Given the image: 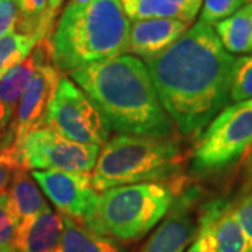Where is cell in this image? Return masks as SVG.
Wrapping results in <instances>:
<instances>
[{"instance_id":"cell-15","label":"cell","mask_w":252,"mask_h":252,"mask_svg":"<svg viewBox=\"0 0 252 252\" xmlns=\"http://www.w3.org/2000/svg\"><path fill=\"white\" fill-rule=\"evenodd\" d=\"M203 0H121L129 20L172 18L190 24L202 7Z\"/></svg>"},{"instance_id":"cell-11","label":"cell","mask_w":252,"mask_h":252,"mask_svg":"<svg viewBox=\"0 0 252 252\" xmlns=\"http://www.w3.org/2000/svg\"><path fill=\"white\" fill-rule=\"evenodd\" d=\"M61 72L54 62L41 66L31 79L28 87L18 102L14 119L16 142L14 149L18 158V149L32 130L44 126L46 109L54 97ZM20 162V161H18Z\"/></svg>"},{"instance_id":"cell-1","label":"cell","mask_w":252,"mask_h":252,"mask_svg":"<svg viewBox=\"0 0 252 252\" xmlns=\"http://www.w3.org/2000/svg\"><path fill=\"white\" fill-rule=\"evenodd\" d=\"M235 58L215 28L198 21L147 61L162 108L184 136H199L230 99Z\"/></svg>"},{"instance_id":"cell-13","label":"cell","mask_w":252,"mask_h":252,"mask_svg":"<svg viewBox=\"0 0 252 252\" xmlns=\"http://www.w3.org/2000/svg\"><path fill=\"white\" fill-rule=\"evenodd\" d=\"M63 217L46 205L28 224L17 228L13 248L20 252H63Z\"/></svg>"},{"instance_id":"cell-21","label":"cell","mask_w":252,"mask_h":252,"mask_svg":"<svg viewBox=\"0 0 252 252\" xmlns=\"http://www.w3.org/2000/svg\"><path fill=\"white\" fill-rule=\"evenodd\" d=\"M39 42L35 36L11 31L0 38V79L23 62Z\"/></svg>"},{"instance_id":"cell-24","label":"cell","mask_w":252,"mask_h":252,"mask_svg":"<svg viewBox=\"0 0 252 252\" xmlns=\"http://www.w3.org/2000/svg\"><path fill=\"white\" fill-rule=\"evenodd\" d=\"M18 228V216L7 189L0 192V252L13 248Z\"/></svg>"},{"instance_id":"cell-31","label":"cell","mask_w":252,"mask_h":252,"mask_svg":"<svg viewBox=\"0 0 252 252\" xmlns=\"http://www.w3.org/2000/svg\"><path fill=\"white\" fill-rule=\"evenodd\" d=\"M64 0H48V18L54 24L55 17L58 16Z\"/></svg>"},{"instance_id":"cell-30","label":"cell","mask_w":252,"mask_h":252,"mask_svg":"<svg viewBox=\"0 0 252 252\" xmlns=\"http://www.w3.org/2000/svg\"><path fill=\"white\" fill-rule=\"evenodd\" d=\"M244 174V190L248 192L252 189V144L251 147L244 153L243 158Z\"/></svg>"},{"instance_id":"cell-6","label":"cell","mask_w":252,"mask_h":252,"mask_svg":"<svg viewBox=\"0 0 252 252\" xmlns=\"http://www.w3.org/2000/svg\"><path fill=\"white\" fill-rule=\"evenodd\" d=\"M252 144V99L234 102L219 112L199 135L192 170L212 174L240 160Z\"/></svg>"},{"instance_id":"cell-35","label":"cell","mask_w":252,"mask_h":252,"mask_svg":"<svg viewBox=\"0 0 252 252\" xmlns=\"http://www.w3.org/2000/svg\"><path fill=\"white\" fill-rule=\"evenodd\" d=\"M251 3H252V1H251Z\"/></svg>"},{"instance_id":"cell-22","label":"cell","mask_w":252,"mask_h":252,"mask_svg":"<svg viewBox=\"0 0 252 252\" xmlns=\"http://www.w3.org/2000/svg\"><path fill=\"white\" fill-rule=\"evenodd\" d=\"M223 205V202H213L202 210L199 216V231L188 252H217L215 225Z\"/></svg>"},{"instance_id":"cell-20","label":"cell","mask_w":252,"mask_h":252,"mask_svg":"<svg viewBox=\"0 0 252 252\" xmlns=\"http://www.w3.org/2000/svg\"><path fill=\"white\" fill-rule=\"evenodd\" d=\"M17 32L42 39L49 36L52 23L48 18V0H16Z\"/></svg>"},{"instance_id":"cell-33","label":"cell","mask_w":252,"mask_h":252,"mask_svg":"<svg viewBox=\"0 0 252 252\" xmlns=\"http://www.w3.org/2000/svg\"><path fill=\"white\" fill-rule=\"evenodd\" d=\"M1 252H20V251L14 250V248H9V250H6V251H1Z\"/></svg>"},{"instance_id":"cell-34","label":"cell","mask_w":252,"mask_h":252,"mask_svg":"<svg viewBox=\"0 0 252 252\" xmlns=\"http://www.w3.org/2000/svg\"><path fill=\"white\" fill-rule=\"evenodd\" d=\"M0 1H3V0H0Z\"/></svg>"},{"instance_id":"cell-23","label":"cell","mask_w":252,"mask_h":252,"mask_svg":"<svg viewBox=\"0 0 252 252\" xmlns=\"http://www.w3.org/2000/svg\"><path fill=\"white\" fill-rule=\"evenodd\" d=\"M230 99L234 102L252 99V56L235 58Z\"/></svg>"},{"instance_id":"cell-26","label":"cell","mask_w":252,"mask_h":252,"mask_svg":"<svg viewBox=\"0 0 252 252\" xmlns=\"http://www.w3.org/2000/svg\"><path fill=\"white\" fill-rule=\"evenodd\" d=\"M16 111L6 107L0 101V156H11L18 161L14 142H16V129H14Z\"/></svg>"},{"instance_id":"cell-25","label":"cell","mask_w":252,"mask_h":252,"mask_svg":"<svg viewBox=\"0 0 252 252\" xmlns=\"http://www.w3.org/2000/svg\"><path fill=\"white\" fill-rule=\"evenodd\" d=\"M251 1L252 0H203L199 21L207 26H215L233 16L247 3Z\"/></svg>"},{"instance_id":"cell-32","label":"cell","mask_w":252,"mask_h":252,"mask_svg":"<svg viewBox=\"0 0 252 252\" xmlns=\"http://www.w3.org/2000/svg\"><path fill=\"white\" fill-rule=\"evenodd\" d=\"M87 1H91V0H69L70 4H80V3H87Z\"/></svg>"},{"instance_id":"cell-4","label":"cell","mask_w":252,"mask_h":252,"mask_svg":"<svg viewBox=\"0 0 252 252\" xmlns=\"http://www.w3.org/2000/svg\"><path fill=\"white\" fill-rule=\"evenodd\" d=\"M185 164L180 139L118 135L104 144L91 174L97 192L142 182L181 178Z\"/></svg>"},{"instance_id":"cell-3","label":"cell","mask_w":252,"mask_h":252,"mask_svg":"<svg viewBox=\"0 0 252 252\" xmlns=\"http://www.w3.org/2000/svg\"><path fill=\"white\" fill-rule=\"evenodd\" d=\"M130 23L121 0H91L63 10L52 38V58L59 72L127 52Z\"/></svg>"},{"instance_id":"cell-27","label":"cell","mask_w":252,"mask_h":252,"mask_svg":"<svg viewBox=\"0 0 252 252\" xmlns=\"http://www.w3.org/2000/svg\"><path fill=\"white\" fill-rule=\"evenodd\" d=\"M234 215L240 225L243 227L244 233L248 238V243L252 252V189L243 198V200L233 207Z\"/></svg>"},{"instance_id":"cell-8","label":"cell","mask_w":252,"mask_h":252,"mask_svg":"<svg viewBox=\"0 0 252 252\" xmlns=\"http://www.w3.org/2000/svg\"><path fill=\"white\" fill-rule=\"evenodd\" d=\"M99 150L101 147L76 143L48 126H41L32 130L20 146L18 161L27 170L91 172Z\"/></svg>"},{"instance_id":"cell-19","label":"cell","mask_w":252,"mask_h":252,"mask_svg":"<svg viewBox=\"0 0 252 252\" xmlns=\"http://www.w3.org/2000/svg\"><path fill=\"white\" fill-rule=\"evenodd\" d=\"M217 252H251L248 238L234 215L233 206L224 203L215 225Z\"/></svg>"},{"instance_id":"cell-16","label":"cell","mask_w":252,"mask_h":252,"mask_svg":"<svg viewBox=\"0 0 252 252\" xmlns=\"http://www.w3.org/2000/svg\"><path fill=\"white\" fill-rule=\"evenodd\" d=\"M10 198L18 216V228L28 224L48 205L36 187L35 180L30 177L27 168L20 165L9 184Z\"/></svg>"},{"instance_id":"cell-29","label":"cell","mask_w":252,"mask_h":252,"mask_svg":"<svg viewBox=\"0 0 252 252\" xmlns=\"http://www.w3.org/2000/svg\"><path fill=\"white\" fill-rule=\"evenodd\" d=\"M21 164L11 156H0V192L9 187L13 174Z\"/></svg>"},{"instance_id":"cell-12","label":"cell","mask_w":252,"mask_h":252,"mask_svg":"<svg viewBox=\"0 0 252 252\" xmlns=\"http://www.w3.org/2000/svg\"><path fill=\"white\" fill-rule=\"evenodd\" d=\"M187 23L172 18H146L130 24L127 52L143 58L144 62L161 55L187 30Z\"/></svg>"},{"instance_id":"cell-10","label":"cell","mask_w":252,"mask_h":252,"mask_svg":"<svg viewBox=\"0 0 252 252\" xmlns=\"http://www.w3.org/2000/svg\"><path fill=\"white\" fill-rule=\"evenodd\" d=\"M199 198L196 187H185L175 196L168 213L149 238L142 252H184L199 231L193 206Z\"/></svg>"},{"instance_id":"cell-18","label":"cell","mask_w":252,"mask_h":252,"mask_svg":"<svg viewBox=\"0 0 252 252\" xmlns=\"http://www.w3.org/2000/svg\"><path fill=\"white\" fill-rule=\"evenodd\" d=\"M215 31L230 54L252 52V3L215 24Z\"/></svg>"},{"instance_id":"cell-14","label":"cell","mask_w":252,"mask_h":252,"mask_svg":"<svg viewBox=\"0 0 252 252\" xmlns=\"http://www.w3.org/2000/svg\"><path fill=\"white\" fill-rule=\"evenodd\" d=\"M51 62H54L52 42L49 36H45L36 44L31 54L23 62L18 63L0 79V101L6 107L16 111L20 99L36 70Z\"/></svg>"},{"instance_id":"cell-2","label":"cell","mask_w":252,"mask_h":252,"mask_svg":"<svg viewBox=\"0 0 252 252\" xmlns=\"http://www.w3.org/2000/svg\"><path fill=\"white\" fill-rule=\"evenodd\" d=\"M73 81L119 133L171 137L174 122L162 108L146 63L133 55L91 63L70 72Z\"/></svg>"},{"instance_id":"cell-5","label":"cell","mask_w":252,"mask_h":252,"mask_svg":"<svg viewBox=\"0 0 252 252\" xmlns=\"http://www.w3.org/2000/svg\"><path fill=\"white\" fill-rule=\"evenodd\" d=\"M185 187L184 178H178L170 182L124 185L99 192L83 224L117 241H136L165 217L175 196Z\"/></svg>"},{"instance_id":"cell-17","label":"cell","mask_w":252,"mask_h":252,"mask_svg":"<svg viewBox=\"0 0 252 252\" xmlns=\"http://www.w3.org/2000/svg\"><path fill=\"white\" fill-rule=\"evenodd\" d=\"M63 217V252H125L115 238L94 233L80 220Z\"/></svg>"},{"instance_id":"cell-28","label":"cell","mask_w":252,"mask_h":252,"mask_svg":"<svg viewBox=\"0 0 252 252\" xmlns=\"http://www.w3.org/2000/svg\"><path fill=\"white\" fill-rule=\"evenodd\" d=\"M18 10L16 0L0 1V38L16 30Z\"/></svg>"},{"instance_id":"cell-7","label":"cell","mask_w":252,"mask_h":252,"mask_svg":"<svg viewBox=\"0 0 252 252\" xmlns=\"http://www.w3.org/2000/svg\"><path fill=\"white\" fill-rule=\"evenodd\" d=\"M44 126L72 142L97 147L108 142L111 132L107 121L89 97L64 76L58 81L46 109Z\"/></svg>"},{"instance_id":"cell-9","label":"cell","mask_w":252,"mask_h":252,"mask_svg":"<svg viewBox=\"0 0 252 252\" xmlns=\"http://www.w3.org/2000/svg\"><path fill=\"white\" fill-rule=\"evenodd\" d=\"M31 177L42 188L59 215L83 221L94 207L98 192L93 187L90 172L34 170Z\"/></svg>"}]
</instances>
